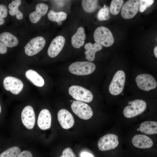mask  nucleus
<instances>
[{
	"label": "nucleus",
	"instance_id": "obj_13",
	"mask_svg": "<svg viewBox=\"0 0 157 157\" xmlns=\"http://www.w3.org/2000/svg\"><path fill=\"white\" fill-rule=\"evenodd\" d=\"M65 38L58 35L51 42L47 50V54L51 58L56 56L63 49L65 43Z\"/></svg>",
	"mask_w": 157,
	"mask_h": 157
},
{
	"label": "nucleus",
	"instance_id": "obj_23",
	"mask_svg": "<svg viewBox=\"0 0 157 157\" xmlns=\"http://www.w3.org/2000/svg\"><path fill=\"white\" fill-rule=\"evenodd\" d=\"M67 16V14L65 12H55L52 10H50L48 14V17L49 20L58 23L65 20Z\"/></svg>",
	"mask_w": 157,
	"mask_h": 157
},
{
	"label": "nucleus",
	"instance_id": "obj_9",
	"mask_svg": "<svg viewBox=\"0 0 157 157\" xmlns=\"http://www.w3.org/2000/svg\"><path fill=\"white\" fill-rule=\"evenodd\" d=\"M118 136L114 134H108L101 138L98 142V146L101 151L114 149L118 145Z\"/></svg>",
	"mask_w": 157,
	"mask_h": 157
},
{
	"label": "nucleus",
	"instance_id": "obj_6",
	"mask_svg": "<svg viewBox=\"0 0 157 157\" xmlns=\"http://www.w3.org/2000/svg\"><path fill=\"white\" fill-rule=\"evenodd\" d=\"M71 108L77 116L83 119H89L93 115V111L90 107L88 104L81 101H73Z\"/></svg>",
	"mask_w": 157,
	"mask_h": 157
},
{
	"label": "nucleus",
	"instance_id": "obj_31",
	"mask_svg": "<svg viewBox=\"0 0 157 157\" xmlns=\"http://www.w3.org/2000/svg\"><path fill=\"white\" fill-rule=\"evenodd\" d=\"M8 15V10L6 7L2 4H0V18L6 17Z\"/></svg>",
	"mask_w": 157,
	"mask_h": 157
},
{
	"label": "nucleus",
	"instance_id": "obj_32",
	"mask_svg": "<svg viewBox=\"0 0 157 157\" xmlns=\"http://www.w3.org/2000/svg\"><path fill=\"white\" fill-rule=\"evenodd\" d=\"M21 3V1L20 0H13L9 4L8 7L10 10L18 8Z\"/></svg>",
	"mask_w": 157,
	"mask_h": 157
},
{
	"label": "nucleus",
	"instance_id": "obj_22",
	"mask_svg": "<svg viewBox=\"0 0 157 157\" xmlns=\"http://www.w3.org/2000/svg\"><path fill=\"white\" fill-rule=\"evenodd\" d=\"M140 130L147 134L153 135L157 133V122L147 121L142 122L140 126Z\"/></svg>",
	"mask_w": 157,
	"mask_h": 157
},
{
	"label": "nucleus",
	"instance_id": "obj_1",
	"mask_svg": "<svg viewBox=\"0 0 157 157\" xmlns=\"http://www.w3.org/2000/svg\"><path fill=\"white\" fill-rule=\"evenodd\" d=\"M94 38L96 42L105 47L111 46L114 40L110 30L103 26L99 27L96 29L94 33Z\"/></svg>",
	"mask_w": 157,
	"mask_h": 157
},
{
	"label": "nucleus",
	"instance_id": "obj_28",
	"mask_svg": "<svg viewBox=\"0 0 157 157\" xmlns=\"http://www.w3.org/2000/svg\"><path fill=\"white\" fill-rule=\"evenodd\" d=\"M139 1V11L141 13L144 11L154 2L153 0H140Z\"/></svg>",
	"mask_w": 157,
	"mask_h": 157
},
{
	"label": "nucleus",
	"instance_id": "obj_30",
	"mask_svg": "<svg viewBox=\"0 0 157 157\" xmlns=\"http://www.w3.org/2000/svg\"><path fill=\"white\" fill-rule=\"evenodd\" d=\"M9 13L12 16H14L16 15V18L19 20L23 18V15L19 10L18 8L10 10L9 11Z\"/></svg>",
	"mask_w": 157,
	"mask_h": 157
},
{
	"label": "nucleus",
	"instance_id": "obj_16",
	"mask_svg": "<svg viewBox=\"0 0 157 157\" xmlns=\"http://www.w3.org/2000/svg\"><path fill=\"white\" fill-rule=\"evenodd\" d=\"M51 116L48 109H44L40 112L38 119L37 124L39 127L42 130H45L51 126Z\"/></svg>",
	"mask_w": 157,
	"mask_h": 157
},
{
	"label": "nucleus",
	"instance_id": "obj_4",
	"mask_svg": "<svg viewBox=\"0 0 157 157\" xmlns=\"http://www.w3.org/2000/svg\"><path fill=\"white\" fill-rule=\"evenodd\" d=\"M125 81V74L123 71H118L114 75L109 87L110 93L117 95L123 91Z\"/></svg>",
	"mask_w": 157,
	"mask_h": 157
},
{
	"label": "nucleus",
	"instance_id": "obj_2",
	"mask_svg": "<svg viewBox=\"0 0 157 157\" xmlns=\"http://www.w3.org/2000/svg\"><path fill=\"white\" fill-rule=\"evenodd\" d=\"M96 68L95 65L88 61H78L71 64L68 69L71 73L77 75H85L93 72Z\"/></svg>",
	"mask_w": 157,
	"mask_h": 157
},
{
	"label": "nucleus",
	"instance_id": "obj_37",
	"mask_svg": "<svg viewBox=\"0 0 157 157\" xmlns=\"http://www.w3.org/2000/svg\"><path fill=\"white\" fill-rule=\"evenodd\" d=\"M5 22L4 19L3 18H0V25L3 24Z\"/></svg>",
	"mask_w": 157,
	"mask_h": 157
},
{
	"label": "nucleus",
	"instance_id": "obj_8",
	"mask_svg": "<svg viewBox=\"0 0 157 157\" xmlns=\"http://www.w3.org/2000/svg\"><path fill=\"white\" fill-rule=\"evenodd\" d=\"M135 81L138 87L145 91H149L156 88L157 82L152 75L144 74L138 75L135 78Z\"/></svg>",
	"mask_w": 157,
	"mask_h": 157
},
{
	"label": "nucleus",
	"instance_id": "obj_39",
	"mask_svg": "<svg viewBox=\"0 0 157 157\" xmlns=\"http://www.w3.org/2000/svg\"><path fill=\"white\" fill-rule=\"evenodd\" d=\"M1 105L0 104V114L1 113Z\"/></svg>",
	"mask_w": 157,
	"mask_h": 157
},
{
	"label": "nucleus",
	"instance_id": "obj_40",
	"mask_svg": "<svg viewBox=\"0 0 157 157\" xmlns=\"http://www.w3.org/2000/svg\"><path fill=\"white\" fill-rule=\"evenodd\" d=\"M137 130H138V131H140V129H139V128L138 129H137Z\"/></svg>",
	"mask_w": 157,
	"mask_h": 157
},
{
	"label": "nucleus",
	"instance_id": "obj_7",
	"mask_svg": "<svg viewBox=\"0 0 157 157\" xmlns=\"http://www.w3.org/2000/svg\"><path fill=\"white\" fill-rule=\"evenodd\" d=\"M46 44L45 39L38 36L31 39L24 47L25 53L29 56H34L40 51Z\"/></svg>",
	"mask_w": 157,
	"mask_h": 157
},
{
	"label": "nucleus",
	"instance_id": "obj_33",
	"mask_svg": "<svg viewBox=\"0 0 157 157\" xmlns=\"http://www.w3.org/2000/svg\"><path fill=\"white\" fill-rule=\"evenodd\" d=\"M17 157H33L31 153L29 151L25 150L21 152Z\"/></svg>",
	"mask_w": 157,
	"mask_h": 157
},
{
	"label": "nucleus",
	"instance_id": "obj_35",
	"mask_svg": "<svg viewBox=\"0 0 157 157\" xmlns=\"http://www.w3.org/2000/svg\"><path fill=\"white\" fill-rule=\"evenodd\" d=\"M81 157H93V155L88 153L86 152H83L81 154Z\"/></svg>",
	"mask_w": 157,
	"mask_h": 157
},
{
	"label": "nucleus",
	"instance_id": "obj_15",
	"mask_svg": "<svg viewBox=\"0 0 157 157\" xmlns=\"http://www.w3.org/2000/svg\"><path fill=\"white\" fill-rule=\"evenodd\" d=\"M132 142L135 147L140 149L151 147L153 144L152 140L149 137L143 134H137L132 138Z\"/></svg>",
	"mask_w": 157,
	"mask_h": 157
},
{
	"label": "nucleus",
	"instance_id": "obj_36",
	"mask_svg": "<svg viewBox=\"0 0 157 157\" xmlns=\"http://www.w3.org/2000/svg\"><path fill=\"white\" fill-rule=\"evenodd\" d=\"M154 53L156 58H157V46H156L154 49Z\"/></svg>",
	"mask_w": 157,
	"mask_h": 157
},
{
	"label": "nucleus",
	"instance_id": "obj_3",
	"mask_svg": "<svg viewBox=\"0 0 157 157\" xmlns=\"http://www.w3.org/2000/svg\"><path fill=\"white\" fill-rule=\"evenodd\" d=\"M131 101V105L125 107L123 111L124 116L127 118H131L139 115L146 109L147 104L143 100L137 99Z\"/></svg>",
	"mask_w": 157,
	"mask_h": 157
},
{
	"label": "nucleus",
	"instance_id": "obj_20",
	"mask_svg": "<svg viewBox=\"0 0 157 157\" xmlns=\"http://www.w3.org/2000/svg\"><path fill=\"white\" fill-rule=\"evenodd\" d=\"M0 41L9 47L16 46L18 44L17 38L11 33L7 32L0 34Z\"/></svg>",
	"mask_w": 157,
	"mask_h": 157
},
{
	"label": "nucleus",
	"instance_id": "obj_26",
	"mask_svg": "<svg viewBox=\"0 0 157 157\" xmlns=\"http://www.w3.org/2000/svg\"><path fill=\"white\" fill-rule=\"evenodd\" d=\"M124 2L122 0H112L110 7L111 13L114 15H117L119 12Z\"/></svg>",
	"mask_w": 157,
	"mask_h": 157
},
{
	"label": "nucleus",
	"instance_id": "obj_24",
	"mask_svg": "<svg viewBox=\"0 0 157 157\" xmlns=\"http://www.w3.org/2000/svg\"><path fill=\"white\" fill-rule=\"evenodd\" d=\"M98 1L96 0H84L82 1L83 10L86 12L92 13L97 8Z\"/></svg>",
	"mask_w": 157,
	"mask_h": 157
},
{
	"label": "nucleus",
	"instance_id": "obj_18",
	"mask_svg": "<svg viewBox=\"0 0 157 157\" xmlns=\"http://www.w3.org/2000/svg\"><path fill=\"white\" fill-rule=\"evenodd\" d=\"M85 38L84 28L81 26L79 27L71 38V42L72 46L76 48H80L84 45Z\"/></svg>",
	"mask_w": 157,
	"mask_h": 157
},
{
	"label": "nucleus",
	"instance_id": "obj_27",
	"mask_svg": "<svg viewBox=\"0 0 157 157\" xmlns=\"http://www.w3.org/2000/svg\"><path fill=\"white\" fill-rule=\"evenodd\" d=\"M109 9L107 7L101 9L97 14L98 20L101 21L108 20L109 18Z\"/></svg>",
	"mask_w": 157,
	"mask_h": 157
},
{
	"label": "nucleus",
	"instance_id": "obj_17",
	"mask_svg": "<svg viewBox=\"0 0 157 157\" xmlns=\"http://www.w3.org/2000/svg\"><path fill=\"white\" fill-rule=\"evenodd\" d=\"M35 8V11L31 13L29 16L31 21L33 23L38 22L42 17L47 13L48 6L45 3H40L36 5Z\"/></svg>",
	"mask_w": 157,
	"mask_h": 157
},
{
	"label": "nucleus",
	"instance_id": "obj_38",
	"mask_svg": "<svg viewBox=\"0 0 157 157\" xmlns=\"http://www.w3.org/2000/svg\"><path fill=\"white\" fill-rule=\"evenodd\" d=\"M62 22L61 21L58 22V24L59 25H61L62 24Z\"/></svg>",
	"mask_w": 157,
	"mask_h": 157
},
{
	"label": "nucleus",
	"instance_id": "obj_11",
	"mask_svg": "<svg viewBox=\"0 0 157 157\" xmlns=\"http://www.w3.org/2000/svg\"><path fill=\"white\" fill-rule=\"evenodd\" d=\"M139 8L138 0H128L123 6L121 11V15L125 19L131 18L137 14Z\"/></svg>",
	"mask_w": 157,
	"mask_h": 157
},
{
	"label": "nucleus",
	"instance_id": "obj_10",
	"mask_svg": "<svg viewBox=\"0 0 157 157\" xmlns=\"http://www.w3.org/2000/svg\"><path fill=\"white\" fill-rule=\"evenodd\" d=\"M3 85L6 90L9 91L15 94H19L23 87V83L20 80L11 76L5 78L3 81Z\"/></svg>",
	"mask_w": 157,
	"mask_h": 157
},
{
	"label": "nucleus",
	"instance_id": "obj_25",
	"mask_svg": "<svg viewBox=\"0 0 157 157\" xmlns=\"http://www.w3.org/2000/svg\"><path fill=\"white\" fill-rule=\"evenodd\" d=\"M21 149L17 146L11 147L0 153V157H17Z\"/></svg>",
	"mask_w": 157,
	"mask_h": 157
},
{
	"label": "nucleus",
	"instance_id": "obj_29",
	"mask_svg": "<svg viewBox=\"0 0 157 157\" xmlns=\"http://www.w3.org/2000/svg\"><path fill=\"white\" fill-rule=\"evenodd\" d=\"M62 155L60 157H76L72 150L69 147L65 149L62 152Z\"/></svg>",
	"mask_w": 157,
	"mask_h": 157
},
{
	"label": "nucleus",
	"instance_id": "obj_14",
	"mask_svg": "<svg viewBox=\"0 0 157 157\" xmlns=\"http://www.w3.org/2000/svg\"><path fill=\"white\" fill-rule=\"evenodd\" d=\"M57 117L59 123L64 129H70L74 124V119L72 115L65 109H61L58 111Z\"/></svg>",
	"mask_w": 157,
	"mask_h": 157
},
{
	"label": "nucleus",
	"instance_id": "obj_5",
	"mask_svg": "<svg viewBox=\"0 0 157 157\" xmlns=\"http://www.w3.org/2000/svg\"><path fill=\"white\" fill-rule=\"evenodd\" d=\"M69 93L75 99L87 103L91 102L93 95L89 90L81 86L74 85L69 88Z\"/></svg>",
	"mask_w": 157,
	"mask_h": 157
},
{
	"label": "nucleus",
	"instance_id": "obj_12",
	"mask_svg": "<svg viewBox=\"0 0 157 157\" xmlns=\"http://www.w3.org/2000/svg\"><path fill=\"white\" fill-rule=\"evenodd\" d=\"M22 122L27 129H31L34 126L35 118V113L32 106H27L23 109L21 113Z\"/></svg>",
	"mask_w": 157,
	"mask_h": 157
},
{
	"label": "nucleus",
	"instance_id": "obj_19",
	"mask_svg": "<svg viewBox=\"0 0 157 157\" xmlns=\"http://www.w3.org/2000/svg\"><path fill=\"white\" fill-rule=\"evenodd\" d=\"M84 48L86 50L85 52L86 58L89 61L92 62L95 59L96 52L101 50L102 47L97 42L93 44L91 42H88L85 45Z\"/></svg>",
	"mask_w": 157,
	"mask_h": 157
},
{
	"label": "nucleus",
	"instance_id": "obj_34",
	"mask_svg": "<svg viewBox=\"0 0 157 157\" xmlns=\"http://www.w3.org/2000/svg\"><path fill=\"white\" fill-rule=\"evenodd\" d=\"M7 51V47L3 43L0 41V53L4 54Z\"/></svg>",
	"mask_w": 157,
	"mask_h": 157
},
{
	"label": "nucleus",
	"instance_id": "obj_21",
	"mask_svg": "<svg viewBox=\"0 0 157 157\" xmlns=\"http://www.w3.org/2000/svg\"><path fill=\"white\" fill-rule=\"evenodd\" d=\"M26 78L35 85L39 87L44 85V81L43 78L36 71L29 69L25 73Z\"/></svg>",
	"mask_w": 157,
	"mask_h": 157
}]
</instances>
